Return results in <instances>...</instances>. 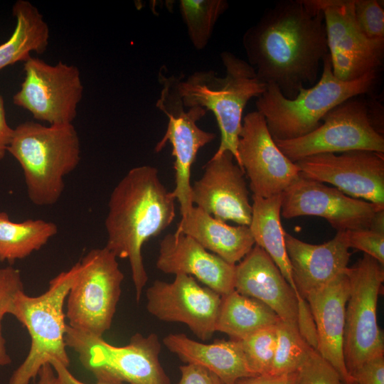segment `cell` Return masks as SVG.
<instances>
[{"label": "cell", "instance_id": "1", "mask_svg": "<svg viewBox=\"0 0 384 384\" xmlns=\"http://www.w3.org/2000/svg\"><path fill=\"white\" fill-rule=\"evenodd\" d=\"M248 63L287 99L314 85L329 53L323 11L316 0H282L242 37Z\"/></svg>", "mask_w": 384, "mask_h": 384}, {"label": "cell", "instance_id": "2", "mask_svg": "<svg viewBox=\"0 0 384 384\" xmlns=\"http://www.w3.org/2000/svg\"><path fill=\"white\" fill-rule=\"evenodd\" d=\"M175 201L172 191L161 183L158 169L148 165L130 169L110 194L105 247L117 258L128 260L137 302L148 281L142 247L171 224Z\"/></svg>", "mask_w": 384, "mask_h": 384}, {"label": "cell", "instance_id": "3", "mask_svg": "<svg viewBox=\"0 0 384 384\" xmlns=\"http://www.w3.org/2000/svg\"><path fill=\"white\" fill-rule=\"evenodd\" d=\"M8 151L23 170L28 198L38 206L58 201L65 177L80 161V138L73 124L21 123L14 129Z\"/></svg>", "mask_w": 384, "mask_h": 384}, {"label": "cell", "instance_id": "4", "mask_svg": "<svg viewBox=\"0 0 384 384\" xmlns=\"http://www.w3.org/2000/svg\"><path fill=\"white\" fill-rule=\"evenodd\" d=\"M378 78V72H371L357 80H340L333 73L328 53L322 62L321 77L314 85L300 89L296 97L289 100L275 85H267L256 100L257 111L264 116L274 140L298 138L319 127L322 118L340 103L370 94Z\"/></svg>", "mask_w": 384, "mask_h": 384}, {"label": "cell", "instance_id": "5", "mask_svg": "<svg viewBox=\"0 0 384 384\" xmlns=\"http://www.w3.org/2000/svg\"><path fill=\"white\" fill-rule=\"evenodd\" d=\"M220 58L225 70L223 77L213 70L197 71L185 80L179 77L178 90L185 107H201L214 114L220 142L213 156L230 151L239 166L237 146L243 110L251 98L265 91L267 85L247 61L228 51L221 53Z\"/></svg>", "mask_w": 384, "mask_h": 384}, {"label": "cell", "instance_id": "6", "mask_svg": "<svg viewBox=\"0 0 384 384\" xmlns=\"http://www.w3.org/2000/svg\"><path fill=\"white\" fill-rule=\"evenodd\" d=\"M80 261L49 282L43 294L31 297L23 291L16 297L11 314L26 328L31 346L22 363L12 373L9 384H29L45 364L55 360L70 366L66 351L64 304L80 270Z\"/></svg>", "mask_w": 384, "mask_h": 384}, {"label": "cell", "instance_id": "7", "mask_svg": "<svg viewBox=\"0 0 384 384\" xmlns=\"http://www.w3.org/2000/svg\"><path fill=\"white\" fill-rule=\"evenodd\" d=\"M274 142L294 163L319 154L354 150L384 154L383 109L375 100L351 97L331 109L310 133Z\"/></svg>", "mask_w": 384, "mask_h": 384}, {"label": "cell", "instance_id": "8", "mask_svg": "<svg viewBox=\"0 0 384 384\" xmlns=\"http://www.w3.org/2000/svg\"><path fill=\"white\" fill-rule=\"evenodd\" d=\"M66 346L78 355L82 366L97 380L127 384H171L160 360L161 343L156 334L137 333L123 346L66 326Z\"/></svg>", "mask_w": 384, "mask_h": 384}, {"label": "cell", "instance_id": "9", "mask_svg": "<svg viewBox=\"0 0 384 384\" xmlns=\"http://www.w3.org/2000/svg\"><path fill=\"white\" fill-rule=\"evenodd\" d=\"M67 297L65 318L70 327L102 337L112 323L124 276L117 257L105 246L90 250Z\"/></svg>", "mask_w": 384, "mask_h": 384}, {"label": "cell", "instance_id": "10", "mask_svg": "<svg viewBox=\"0 0 384 384\" xmlns=\"http://www.w3.org/2000/svg\"><path fill=\"white\" fill-rule=\"evenodd\" d=\"M346 273L349 294L346 306L343 355L351 374L365 361L384 355L377 303L384 281L383 265L364 254Z\"/></svg>", "mask_w": 384, "mask_h": 384}, {"label": "cell", "instance_id": "11", "mask_svg": "<svg viewBox=\"0 0 384 384\" xmlns=\"http://www.w3.org/2000/svg\"><path fill=\"white\" fill-rule=\"evenodd\" d=\"M159 80L162 86L160 97L156 106L168 117L166 131L156 144L154 151L160 152L167 142L172 145L175 158V188L172 193L180 205L181 215H185L193 207L191 201V170L198 150L211 142L215 134L201 129L196 122L206 114L207 110L201 107L184 110L178 92V78L167 77L159 71Z\"/></svg>", "mask_w": 384, "mask_h": 384}, {"label": "cell", "instance_id": "12", "mask_svg": "<svg viewBox=\"0 0 384 384\" xmlns=\"http://www.w3.org/2000/svg\"><path fill=\"white\" fill-rule=\"evenodd\" d=\"M23 71L14 104L49 125L73 124L84 90L78 68L62 61L50 65L31 56L24 62Z\"/></svg>", "mask_w": 384, "mask_h": 384}, {"label": "cell", "instance_id": "13", "mask_svg": "<svg viewBox=\"0 0 384 384\" xmlns=\"http://www.w3.org/2000/svg\"><path fill=\"white\" fill-rule=\"evenodd\" d=\"M323 11L332 71L342 81L378 72L384 58V38L372 40L362 32L353 0H316Z\"/></svg>", "mask_w": 384, "mask_h": 384}, {"label": "cell", "instance_id": "14", "mask_svg": "<svg viewBox=\"0 0 384 384\" xmlns=\"http://www.w3.org/2000/svg\"><path fill=\"white\" fill-rule=\"evenodd\" d=\"M146 297V309L156 319L184 324L202 341L215 332L222 296L193 277L179 274L171 282L155 280Z\"/></svg>", "mask_w": 384, "mask_h": 384}, {"label": "cell", "instance_id": "15", "mask_svg": "<svg viewBox=\"0 0 384 384\" xmlns=\"http://www.w3.org/2000/svg\"><path fill=\"white\" fill-rule=\"evenodd\" d=\"M237 151L239 166L250 181L253 195L269 198L282 192L300 174L297 164L278 148L258 111L243 118Z\"/></svg>", "mask_w": 384, "mask_h": 384}, {"label": "cell", "instance_id": "16", "mask_svg": "<svg viewBox=\"0 0 384 384\" xmlns=\"http://www.w3.org/2000/svg\"><path fill=\"white\" fill-rule=\"evenodd\" d=\"M281 215L324 218L338 231L368 229L375 213L384 207L350 197L333 186L301 174L282 193Z\"/></svg>", "mask_w": 384, "mask_h": 384}, {"label": "cell", "instance_id": "17", "mask_svg": "<svg viewBox=\"0 0 384 384\" xmlns=\"http://www.w3.org/2000/svg\"><path fill=\"white\" fill-rule=\"evenodd\" d=\"M306 178L329 183L346 195L384 207V154L354 150L319 154L295 162Z\"/></svg>", "mask_w": 384, "mask_h": 384}, {"label": "cell", "instance_id": "18", "mask_svg": "<svg viewBox=\"0 0 384 384\" xmlns=\"http://www.w3.org/2000/svg\"><path fill=\"white\" fill-rule=\"evenodd\" d=\"M203 176L191 188L192 204L215 218L249 226L252 203L245 172L226 151L205 164Z\"/></svg>", "mask_w": 384, "mask_h": 384}, {"label": "cell", "instance_id": "19", "mask_svg": "<svg viewBox=\"0 0 384 384\" xmlns=\"http://www.w3.org/2000/svg\"><path fill=\"white\" fill-rule=\"evenodd\" d=\"M156 266L166 274L191 276L221 296L235 290V265L180 232L169 233L161 240Z\"/></svg>", "mask_w": 384, "mask_h": 384}, {"label": "cell", "instance_id": "20", "mask_svg": "<svg viewBox=\"0 0 384 384\" xmlns=\"http://www.w3.org/2000/svg\"><path fill=\"white\" fill-rule=\"evenodd\" d=\"M234 287L238 293L265 303L282 321L298 331L296 294L260 246L255 245L235 265Z\"/></svg>", "mask_w": 384, "mask_h": 384}, {"label": "cell", "instance_id": "21", "mask_svg": "<svg viewBox=\"0 0 384 384\" xmlns=\"http://www.w3.org/2000/svg\"><path fill=\"white\" fill-rule=\"evenodd\" d=\"M349 280L346 272L327 284L307 293L316 324L319 353L339 373L344 384L353 381L345 363L343 338Z\"/></svg>", "mask_w": 384, "mask_h": 384}, {"label": "cell", "instance_id": "22", "mask_svg": "<svg viewBox=\"0 0 384 384\" xmlns=\"http://www.w3.org/2000/svg\"><path fill=\"white\" fill-rule=\"evenodd\" d=\"M285 245L294 283L303 297L327 284L348 268L351 252L342 231L319 245L304 242L286 232Z\"/></svg>", "mask_w": 384, "mask_h": 384}, {"label": "cell", "instance_id": "23", "mask_svg": "<svg viewBox=\"0 0 384 384\" xmlns=\"http://www.w3.org/2000/svg\"><path fill=\"white\" fill-rule=\"evenodd\" d=\"M165 347L186 364L202 366L217 375L223 384L256 375L246 361L240 341L216 340L204 343L184 334H169L163 339Z\"/></svg>", "mask_w": 384, "mask_h": 384}, {"label": "cell", "instance_id": "24", "mask_svg": "<svg viewBox=\"0 0 384 384\" xmlns=\"http://www.w3.org/2000/svg\"><path fill=\"white\" fill-rule=\"evenodd\" d=\"M176 231L191 237L231 265L240 262L255 245L249 226L229 225L194 205L181 216Z\"/></svg>", "mask_w": 384, "mask_h": 384}, {"label": "cell", "instance_id": "25", "mask_svg": "<svg viewBox=\"0 0 384 384\" xmlns=\"http://www.w3.org/2000/svg\"><path fill=\"white\" fill-rule=\"evenodd\" d=\"M252 218L249 228L255 243L270 255L297 294L299 292L293 281L286 249V231L280 219L282 193L269 198L252 194Z\"/></svg>", "mask_w": 384, "mask_h": 384}, {"label": "cell", "instance_id": "26", "mask_svg": "<svg viewBox=\"0 0 384 384\" xmlns=\"http://www.w3.org/2000/svg\"><path fill=\"white\" fill-rule=\"evenodd\" d=\"M12 13L16 26L9 38L0 45V70L17 62L26 61L32 53H44L49 43V26L33 4L18 0Z\"/></svg>", "mask_w": 384, "mask_h": 384}, {"label": "cell", "instance_id": "27", "mask_svg": "<svg viewBox=\"0 0 384 384\" xmlns=\"http://www.w3.org/2000/svg\"><path fill=\"white\" fill-rule=\"evenodd\" d=\"M279 320L265 303L234 290L222 296L215 331L240 341L258 330L276 325Z\"/></svg>", "mask_w": 384, "mask_h": 384}, {"label": "cell", "instance_id": "28", "mask_svg": "<svg viewBox=\"0 0 384 384\" xmlns=\"http://www.w3.org/2000/svg\"><path fill=\"white\" fill-rule=\"evenodd\" d=\"M58 233L55 223L43 219L16 223L0 211V261L14 262L40 250Z\"/></svg>", "mask_w": 384, "mask_h": 384}, {"label": "cell", "instance_id": "29", "mask_svg": "<svg viewBox=\"0 0 384 384\" xmlns=\"http://www.w3.org/2000/svg\"><path fill=\"white\" fill-rule=\"evenodd\" d=\"M228 9L225 0H181L179 9L189 38L197 50L206 48L218 18Z\"/></svg>", "mask_w": 384, "mask_h": 384}, {"label": "cell", "instance_id": "30", "mask_svg": "<svg viewBox=\"0 0 384 384\" xmlns=\"http://www.w3.org/2000/svg\"><path fill=\"white\" fill-rule=\"evenodd\" d=\"M276 350L268 374L281 375L297 372L313 349L299 331L279 320L277 324Z\"/></svg>", "mask_w": 384, "mask_h": 384}, {"label": "cell", "instance_id": "31", "mask_svg": "<svg viewBox=\"0 0 384 384\" xmlns=\"http://www.w3.org/2000/svg\"><path fill=\"white\" fill-rule=\"evenodd\" d=\"M277 339L276 324L258 330L240 341L247 365L256 375L270 373Z\"/></svg>", "mask_w": 384, "mask_h": 384}, {"label": "cell", "instance_id": "32", "mask_svg": "<svg viewBox=\"0 0 384 384\" xmlns=\"http://www.w3.org/2000/svg\"><path fill=\"white\" fill-rule=\"evenodd\" d=\"M23 290L20 270L11 266L0 268V368L11 362L2 333V321L6 314H11L16 295Z\"/></svg>", "mask_w": 384, "mask_h": 384}, {"label": "cell", "instance_id": "33", "mask_svg": "<svg viewBox=\"0 0 384 384\" xmlns=\"http://www.w3.org/2000/svg\"><path fill=\"white\" fill-rule=\"evenodd\" d=\"M355 20L362 32L372 40L384 38V9L377 0H353Z\"/></svg>", "mask_w": 384, "mask_h": 384}, {"label": "cell", "instance_id": "34", "mask_svg": "<svg viewBox=\"0 0 384 384\" xmlns=\"http://www.w3.org/2000/svg\"><path fill=\"white\" fill-rule=\"evenodd\" d=\"M297 372V384H344L337 370L314 349Z\"/></svg>", "mask_w": 384, "mask_h": 384}, {"label": "cell", "instance_id": "35", "mask_svg": "<svg viewBox=\"0 0 384 384\" xmlns=\"http://www.w3.org/2000/svg\"><path fill=\"white\" fill-rule=\"evenodd\" d=\"M342 234L348 248L363 251L384 265V233L368 228L344 230Z\"/></svg>", "mask_w": 384, "mask_h": 384}, {"label": "cell", "instance_id": "36", "mask_svg": "<svg viewBox=\"0 0 384 384\" xmlns=\"http://www.w3.org/2000/svg\"><path fill=\"white\" fill-rule=\"evenodd\" d=\"M297 299V329L305 342L313 349L317 350L318 338L316 324L309 305L299 293Z\"/></svg>", "mask_w": 384, "mask_h": 384}, {"label": "cell", "instance_id": "37", "mask_svg": "<svg viewBox=\"0 0 384 384\" xmlns=\"http://www.w3.org/2000/svg\"><path fill=\"white\" fill-rule=\"evenodd\" d=\"M351 376L357 384H384V355L365 361Z\"/></svg>", "mask_w": 384, "mask_h": 384}, {"label": "cell", "instance_id": "38", "mask_svg": "<svg viewBox=\"0 0 384 384\" xmlns=\"http://www.w3.org/2000/svg\"><path fill=\"white\" fill-rule=\"evenodd\" d=\"M179 369L181 378L178 384H223L217 375L202 366L185 364Z\"/></svg>", "mask_w": 384, "mask_h": 384}, {"label": "cell", "instance_id": "39", "mask_svg": "<svg viewBox=\"0 0 384 384\" xmlns=\"http://www.w3.org/2000/svg\"><path fill=\"white\" fill-rule=\"evenodd\" d=\"M298 372L281 375H257L242 378L235 384H297Z\"/></svg>", "mask_w": 384, "mask_h": 384}, {"label": "cell", "instance_id": "40", "mask_svg": "<svg viewBox=\"0 0 384 384\" xmlns=\"http://www.w3.org/2000/svg\"><path fill=\"white\" fill-rule=\"evenodd\" d=\"M55 372L53 384H87L77 379L68 369L58 361L53 360L50 362ZM95 384H127L122 383H114L109 381L97 380Z\"/></svg>", "mask_w": 384, "mask_h": 384}, {"label": "cell", "instance_id": "41", "mask_svg": "<svg viewBox=\"0 0 384 384\" xmlns=\"http://www.w3.org/2000/svg\"><path fill=\"white\" fill-rule=\"evenodd\" d=\"M14 129L6 121L4 101L0 92V161L5 156L11 141Z\"/></svg>", "mask_w": 384, "mask_h": 384}, {"label": "cell", "instance_id": "42", "mask_svg": "<svg viewBox=\"0 0 384 384\" xmlns=\"http://www.w3.org/2000/svg\"><path fill=\"white\" fill-rule=\"evenodd\" d=\"M38 380L36 384H53L55 377V372L50 363L45 364L40 369L38 374Z\"/></svg>", "mask_w": 384, "mask_h": 384}, {"label": "cell", "instance_id": "43", "mask_svg": "<svg viewBox=\"0 0 384 384\" xmlns=\"http://www.w3.org/2000/svg\"><path fill=\"white\" fill-rule=\"evenodd\" d=\"M369 229L384 233V209L380 210L375 213Z\"/></svg>", "mask_w": 384, "mask_h": 384}, {"label": "cell", "instance_id": "44", "mask_svg": "<svg viewBox=\"0 0 384 384\" xmlns=\"http://www.w3.org/2000/svg\"><path fill=\"white\" fill-rule=\"evenodd\" d=\"M347 384H357V383L354 380H353Z\"/></svg>", "mask_w": 384, "mask_h": 384}]
</instances>
